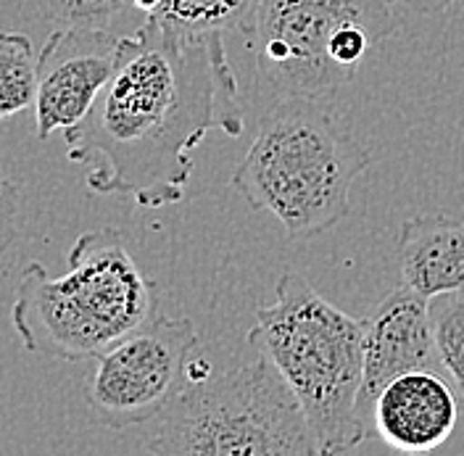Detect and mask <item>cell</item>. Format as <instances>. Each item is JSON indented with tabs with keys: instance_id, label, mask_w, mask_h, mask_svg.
<instances>
[{
	"instance_id": "cell-8",
	"label": "cell",
	"mask_w": 464,
	"mask_h": 456,
	"mask_svg": "<svg viewBox=\"0 0 464 456\" xmlns=\"http://www.w3.org/2000/svg\"><path fill=\"white\" fill-rule=\"evenodd\" d=\"M119 40L109 29L58 27L37 56V141L77 127L111 80Z\"/></svg>"
},
{
	"instance_id": "cell-9",
	"label": "cell",
	"mask_w": 464,
	"mask_h": 456,
	"mask_svg": "<svg viewBox=\"0 0 464 456\" xmlns=\"http://www.w3.org/2000/svg\"><path fill=\"white\" fill-rule=\"evenodd\" d=\"M362 393L359 414L370 428L377 393L399 374L411 370H438L430 298L409 286L388 293L364 319L362 335Z\"/></svg>"
},
{
	"instance_id": "cell-17",
	"label": "cell",
	"mask_w": 464,
	"mask_h": 456,
	"mask_svg": "<svg viewBox=\"0 0 464 456\" xmlns=\"http://www.w3.org/2000/svg\"><path fill=\"white\" fill-rule=\"evenodd\" d=\"M391 5H404L409 11H417V14H438L459 0H388Z\"/></svg>"
},
{
	"instance_id": "cell-4",
	"label": "cell",
	"mask_w": 464,
	"mask_h": 456,
	"mask_svg": "<svg viewBox=\"0 0 464 456\" xmlns=\"http://www.w3.org/2000/svg\"><path fill=\"white\" fill-rule=\"evenodd\" d=\"M362 335L364 319L322 298L298 272L280 277L275 301L259 306L248 333L301 403L322 456L346 454L370 435L359 414Z\"/></svg>"
},
{
	"instance_id": "cell-15",
	"label": "cell",
	"mask_w": 464,
	"mask_h": 456,
	"mask_svg": "<svg viewBox=\"0 0 464 456\" xmlns=\"http://www.w3.org/2000/svg\"><path fill=\"white\" fill-rule=\"evenodd\" d=\"M43 19L56 27L109 29L124 0H37Z\"/></svg>"
},
{
	"instance_id": "cell-5",
	"label": "cell",
	"mask_w": 464,
	"mask_h": 456,
	"mask_svg": "<svg viewBox=\"0 0 464 456\" xmlns=\"http://www.w3.org/2000/svg\"><path fill=\"white\" fill-rule=\"evenodd\" d=\"M145 449L159 456L319 454L301 403L264 356L188 380L159 414Z\"/></svg>"
},
{
	"instance_id": "cell-14",
	"label": "cell",
	"mask_w": 464,
	"mask_h": 456,
	"mask_svg": "<svg viewBox=\"0 0 464 456\" xmlns=\"http://www.w3.org/2000/svg\"><path fill=\"white\" fill-rule=\"evenodd\" d=\"M430 319L438 364L464 403V287L433 296Z\"/></svg>"
},
{
	"instance_id": "cell-3",
	"label": "cell",
	"mask_w": 464,
	"mask_h": 456,
	"mask_svg": "<svg viewBox=\"0 0 464 456\" xmlns=\"http://www.w3.org/2000/svg\"><path fill=\"white\" fill-rule=\"evenodd\" d=\"M69 272L51 277L32 261L19 277L11 322L29 354L87 362L159 312V290L127 251L116 228L87 229L66 257Z\"/></svg>"
},
{
	"instance_id": "cell-10",
	"label": "cell",
	"mask_w": 464,
	"mask_h": 456,
	"mask_svg": "<svg viewBox=\"0 0 464 456\" xmlns=\"http://www.w3.org/2000/svg\"><path fill=\"white\" fill-rule=\"evenodd\" d=\"M459 420V399L435 370H411L393 377L372 403L370 428L401 454L440 449Z\"/></svg>"
},
{
	"instance_id": "cell-11",
	"label": "cell",
	"mask_w": 464,
	"mask_h": 456,
	"mask_svg": "<svg viewBox=\"0 0 464 456\" xmlns=\"http://www.w3.org/2000/svg\"><path fill=\"white\" fill-rule=\"evenodd\" d=\"M404 286L425 298L464 287V219L417 214L399 232Z\"/></svg>"
},
{
	"instance_id": "cell-12",
	"label": "cell",
	"mask_w": 464,
	"mask_h": 456,
	"mask_svg": "<svg viewBox=\"0 0 464 456\" xmlns=\"http://www.w3.org/2000/svg\"><path fill=\"white\" fill-rule=\"evenodd\" d=\"M150 19H159L169 27L188 34L208 32H243L254 27V14L259 0H132Z\"/></svg>"
},
{
	"instance_id": "cell-13",
	"label": "cell",
	"mask_w": 464,
	"mask_h": 456,
	"mask_svg": "<svg viewBox=\"0 0 464 456\" xmlns=\"http://www.w3.org/2000/svg\"><path fill=\"white\" fill-rule=\"evenodd\" d=\"M37 58L24 32H0V119L34 106Z\"/></svg>"
},
{
	"instance_id": "cell-7",
	"label": "cell",
	"mask_w": 464,
	"mask_h": 456,
	"mask_svg": "<svg viewBox=\"0 0 464 456\" xmlns=\"http://www.w3.org/2000/svg\"><path fill=\"white\" fill-rule=\"evenodd\" d=\"M198 333L185 316L153 314L95 359L85 401L103 428H135L156 420L188 385Z\"/></svg>"
},
{
	"instance_id": "cell-6",
	"label": "cell",
	"mask_w": 464,
	"mask_h": 456,
	"mask_svg": "<svg viewBox=\"0 0 464 456\" xmlns=\"http://www.w3.org/2000/svg\"><path fill=\"white\" fill-rule=\"evenodd\" d=\"M396 29L388 0H259L248 37L275 95H335Z\"/></svg>"
},
{
	"instance_id": "cell-16",
	"label": "cell",
	"mask_w": 464,
	"mask_h": 456,
	"mask_svg": "<svg viewBox=\"0 0 464 456\" xmlns=\"http://www.w3.org/2000/svg\"><path fill=\"white\" fill-rule=\"evenodd\" d=\"M16 217H19V190L0 170V258L16 240Z\"/></svg>"
},
{
	"instance_id": "cell-2",
	"label": "cell",
	"mask_w": 464,
	"mask_h": 456,
	"mask_svg": "<svg viewBox=\"0 0 464 456\" xmlns=\"http://www.w3.org/2000/svg\"><path fill=\"white\" fill-rule=\"evenodd\" d=\"M370 164L372 153L333 95H277L232 188L254 211L275 214L288 240H309L346 219L351 185Z\"/></svg>"
},
{
	"instance_id": "cell-1",
	"label": "cell",
	"mask_w": 464,
	"mask_h": 456,
	"mask_svg": "<svg viewBox=\"0 0 464 456\" xmlns=\"http://www.w3.org/2000/svg\"><path fill=\"white\" fill-rule=\"evenodd\" d=\"M243 130L222 34H188L148 16L119 40L111 80L90 114L63 130V143L69 161L92 167L90 193L161 209L185 199L193 150L208 132L240 138Z\"/></svg>"
}]
</instances>
